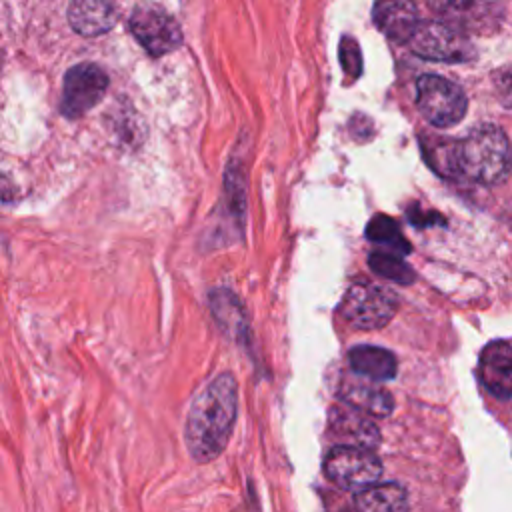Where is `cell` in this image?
Segmentation results:
<instances>
[{
    "label": "cell",
    "mask_w": 512,
    "mask_h": 512,
    "mask_svg": "<svg viewBox=\"0 0 512 512\" xmlns=\"http://www.w3.org/2000/svg\"><path fill=\"white\" fill-rule=\"evenodd\" d=\"M372 16L378 30L394 42H408L420 22L414 0H376Z\"/></svg>",
    "instance_id": "11"
},
{
    "label": "cell",
    "mask_w": 512,
    "mask_h": 512,
    "mask_svg": "<svg viewBox=\"0 0 512 512\" xmlns=\"http://www.w3.org/2000/svg\"><path fill=\"white\" fill-rule=\"evenodd\" d=\"M428 162L444 176L458 174V142L452 140H434L432 144H422Z\"/></svg>",
    "instance_id": "19"
},
{
    "label": "cell",
    "mask_w": 512,
    "mask_h": 512,
    "mask_svg": "<svg viewBox=\"0 0 512 512\" xmlns=\"http://www.w3.org/2000/svg\"><path fill=\"white\" fill-rule=\"evenodd\" d=\"M414 54L438 62H470L476 58L470 38L440 20H420L406 42Z\"/></svg>",
    "instance_id": "5"
},
{
    "label": "cell",
    "mask_w": 512,
    "mask_h": 512,
    "mask_svg": "<svg viewBox=\"0 0 512 512\" xmlns=\"http://www.w3.org/2000/svg\"><path fill=\"white\" fill-rule=\"evenodd\" d=\"M366 236L372 244L378 246V250L392 252L398 256L410 252V242L402 236L398 222L384 214H378L368 222Z\"/></svg>",
    "instance_id": "17"
},
{
    "label": "cell",
    "mask_w": 512,
    "mask_h": 512,
    "mask_svg": "<svg viewBox=\"0 0 512 512\" xmlns=\"http://www.w3.org/2000/svg\"><path fill=\"white\" fill-rule=\"evenodd\" d=\"M348 362L354 374L370 380H390L396 376V358L386 348L356 346L348 352Z\"/></svg>",
    "instance_id": "15"
},
{
    "label": "cell",
    "mask_w": 512,
    "mask_h": 512,
    "mask_svg": "<svg viewBox=\"0 0 512 512\" xmlns=\"http://www.w3.org/2000/svg\"><path fill=\"white\" fill-rule=\"evenodd\" d=\"M340 398L344 404L370 414V416H388L394 408V398L388 390L372 384L370 378H344L340 386Z\"/></svg>",
    "instance_id": "14"
},
{
    "label": "cell",
    "mask_w": 512,
    "mask_h": 512,
    "mask_svg": "<svg viewBox=\"0 0 512 512\" xmlns=\"http://www.w3.org/2000/svg\"><path fill=\"white\" fill-rule=\"evenodd\" d=\"M510 166L512 148L498 126H482L458 142V174L478 184L502 182Z\"/></svg>",
    "instance_id": "2"
},
{
    "label": "cell",
    "mask_w": 512,
    "mask_h": 512,
    "mask_svg": "<svg viewBox=\"0 0 512 512\" xmlns=\"http://www.w3.org/2000/svg\"><path fill=\"white\" fill-rule=\"evenodd\" d=\"M238 412V382L230 372L212 378L192 400L184 440L196 462L218 458L232 434Z\"/></svg>",
    "instance_id": "1"
},
{
    "label": "cell",
    "mask_w": 512,
    "mask_h": 512,
    "mask_svg": "<svg viewBox=\"0 0 512 512\" xmlns=\"http://www.w3.org/2000/svg\"><path fill=\"white\" fill-rule=\"evenodd\" d=\"M356 512H408V496L400 484H372L362 488L356 498Z\"/></svg>",
    "instance_id": "16"
},
{
    "label": "cell",
    "mask_w": 512,
    "mask_h": 512,
    "mask_svg": "<svg viewBox=\"0 0 512 512\" xmlns=\"http://www.w3.org/2000/svg\"><path fill=\"white\" fill-rule=\"evenodd\" d=\"M340 58H342V68L350 78H356L362 72V54H360L354 38H350V36L342 38Z\"/></svg>",
    "instance_id": "20"
},
{
    "label": "cell",
    "mask_w": 512,
    "mask_h": 512,
    "mask_svg": "<svg viewBox=\"0 0 512 512\" xmlns=\"http://www.w3.org/2000/svg\"><path fill=\"white\" fill-rule=\"evenodd\" d=\"M108 88V74L92 64H76L66 70L60 98V112L66 118H80L92 110Z\"/></svg>",
    "instance_id": "9"
},
{
    "label": "cell",
    "mask_w": 512,
    "mask_h": 512,
    "mask_svg": "<svg viewBox=\"0 0 512 512\" xmlns=\"http://www.w3.org/2000/svg\"><path fill=\"white\" fill-rule=\"evenodd\" d=\"M432 12L462 34H492L504 20L502 0H432Z\"/></svg>",
    "instance_id": "6"
},
{
    "label": "cell",
    "mask_w": 512,
    "mask_h": 512,
    "mask_svg": "<svg viewBox=\"0 0 512 512\" xmlns=\"http://www.w3.org/2000/svg\"><path fill=\"white\" fill-rule=\"evenodd\" d=\"M398 308V296L376 282H354L342 300L344 320L360 330H378L386 326Z\"/></svg>",
    "instance_id": "3"
},
{
    "label": "cell",
    "mask_w": 512,
    "mask_h": 512,
    "mask_svg": "<svg viewBox=\"0 0 512 512\" xmlns=\"http://www.w3.org/2000/svg\"><path fill=\"white\" fill-rule=\"evenodd\" d=\"M416 106L436 128L458 124L468 108L464 90L438 74H424L416 82Z\"/></svg>",
    "instance_id": "4"
},
{
    "label": "cell",
    "mask_w": 512,
    "mask_h": 512,
    "mask_svg": "<svg viewBox=\"0 0 512 512\" xmlns=\"http://www.w3.org/2000/svg\"><path fill=\"white\" fill-rule=\"evenodd\" d=\"M480 378L484 386L498 398L512 396V346L496 340L480 354Z\"/></svg>",
    "instance_id": "12"
},
{
    "label": "cell",
    "mask_w": 512,
    "mask_h": 512,
    "mask_svg": "<svg viewBox=\"0 0 512 512\" xmlns=\"http://www.w3.org/2000/svg\"><path fill=\"white\" fill-rule=\"evenodd\" d=\"M12 196H14L12 184L0 174V200H8V198H12Z\"/></svg>",
    "instance_id": "22"
},
{
    "label": "cell",
    "mask_w": 512,
    "mask_h": 512,
    "mask_svg": "<svg viewBox=\"0 0 512 512\" xmlns=\"http://www.w3.org/2000/svg\"><path fill=\"white\" fill-rule=\"evenodd\" d=\"M328 426L330 432L346 446H360L372 450L380 442V430L376 428V424L364 412L348 404L334 406L330 410Z\"/></svg>",
    "instance_id": "10"
},
{
    "label": "cell",
    "mask_w": 512,
    "mask_h": 512,
    "mask_svg": "<svg viewBox=\"0 0 512 512\" xmlns=\"http://www.w3.org/2000/svg\"><path fill=\"white\" fill-rule=\"evenodd\" d=\"M324 474L340 488L362 490L380 480L382 462L366 448L338 444L324 458Z\"/></svg>",
    "instance_id": "7"
},
{
    "label": "cell",
    "mask_w": 512,
    "mask_h": 512,
    "mask_svg": "<svg viewBox=\"0 0 512 512\" xmlns=\"http://www.w3.org/2000/svg\"><path fill=\"white\" fill-rule=\"evenodd\" d=\"M128 28L136 42L150 56H164L182 44L178 22L158 6L142 4L128 18Z\"/></svg>",
    "instance_id": "8"
},
{
    "label": "cell",
    "mask_w": 512,
    "mask_h": 512,
    "mask_svg": "<svg viewBox=\"0 0 512 512\" xmlns=\"http://www.w3.org/2000/svg\"><path fill=\"white\" fill-rule=\"evenodd\" d=\"M118 10L114 0H72L68 6V22L82 36H98L108 32L116 22Z\"/></svg>",
    "instance_id": "13"
},
{
    "label": "cell",
    "mask_w": 512,
    "mask_h": 512,
    "mask_svg": "<svg viewBox=\"0 0 512 512\" xmlns=\"http://www.w3.org/2000/svg\"><path fill=\"white\" fill-rule=\"evenodd\" d=\"M368 264H370L372 272H376L378 276H382L386 280H394L400 284H410L414 280V270L408 264H404L398 254L376 250L370 254Z\"/></svg>",
    "instance_id": "18"
},
{
    "label": "cell",
    "mask_w": 512,
    "mask_h": 512,
    "mask_svg": "<svg viewBox=\"0 0 512 512\" xmlns=\"http://www.w3.org/2000/svg\"><path fill=\"white\" fill-rule=\"evenodd\" d=\"M494 88L500 104L512 108V64L502 66L494 72Z\"/></svg>",
    "instance_id": "21"
}]
</instances>
